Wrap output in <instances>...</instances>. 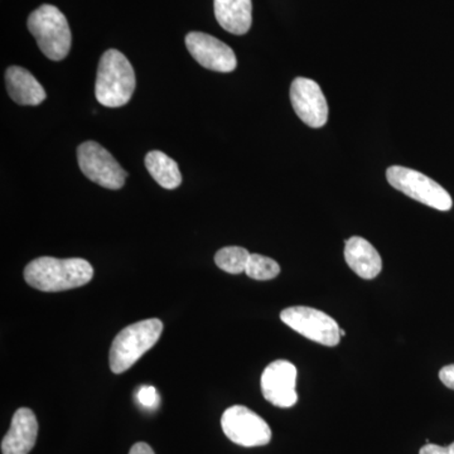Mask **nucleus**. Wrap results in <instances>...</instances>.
Instances as JSON below:
<instances>
[{"mask_svg": "<svg viewBox=\"0 0 454 454\" xmlns=\"http://www.w3.org/2000/svg\"><path fill=\"white\" fill-rule=\"evenodd\" d=\"M138 402L145 408H154L160 402L158 391L153 387H142L138 391Z\"/></svg>", "mask_w": 454, "mask_h": 454, "instance_id": "6ab92c4d", "label": "nucleus"}, {"mask_svg": "<svg viewBox=\"0 0 454 454\" xmlns=\"http://www.w3.org/2000/svg\"><path fill=\"white\" fill-rule=\"evenodd\" d=\"M186 46L191 56L207 70L232 73L238 66L234 51L207 33H188Z\"/></svg>", "mask_w": 454, "mask_h": 454, "instance_id": "9b49d317", "label": "nucleus"}, {"mask_svg": "<svg viewBox=\"0 0 454 454\" xmlns=\"http://www.w3.org/2000/svg\"><path fill=\"white\" fill-rule=\"evenodd\" d=\"M252 254L240 247H227L215 255V262L221 270L229 274H241L247 270V262Z\"/></svg>", "mask_w": 454, "mask_h": 454, "instance_id": "f3484780", "label": "nucleus"}, {"mask_svg": "<svg viewBox=\"0 0 454 454\" xmlns=\"http://www.w3.org/2000/svg\"><path fill=\"white\" fill-rule=\"evenodd\" d=\"M38 422L28 408L18 409L2 441L3 454H28L37 441Z\"/></svg>", "mask_w": 454, "mask_h": 454, "instance_id": "f8f14e48", "label": "nucleus"}, {"mask_svg": "<svg viewBox=\"0 0 454 454\" xmlns=\"http://www.w3.org/2000/svg\"><path fill=\"white\" fill-rule=\"evenodd\" d=\"M283 324L319 345L333 348L340 340L339 325L333 317L310 307H291L280 313Z\"/></svg>", "mask_w": 454, "mask_h": 454, "instance_id": "423d86ee", "label": "nucleus"}, {"mask_svg": "<svg viewBox=\"0 0 454 454\" xmlns=\"http://www.w3.org/2000/svg\"><path fill=\"white\" fill-rule=\"evenodd\" d=\"M9 97L20 106H40L46 100V91L26 68L12 66L5 73Z\"/></svg>", "mask_w": 454, "mask_h": 454, "instance_id": "4468645a", "label": "nucleus"}, {"mask_svg": "<svg viewBox=\"0 0 454 454\" xmlns=\"http://www.w3.org/2000/svg\"><path fill=\"white\" fill-rule=\"evenodd\" d=\"M345 259L348 267L363 279L372 280L381 273L380 254L372 243L360 236L346 240Z\"/></svg>", "mask_w": 454, "mask_h": 454, "instance_id": "ddd939ff", "label": "nucleus"}, {"mask_svg": "<svg viewBox=\"0 0 454 454\" xmlns=\"http://www.w3.org/2000/svg\"><path fill=\"white\" fill-rule=\"evenodd\" d=\"M340 337H345L346 336L345 330H342V328H340Z\"/></svg>", "mask_w": 454, "mask_h": 454, "instance_id": "5701e85b", "label": "nucleus"}, {"mask_svg": "<svg viewBox=\"0 0 454 454\" xmlns=\"http://www.w3.org/2000/svg\"><path fill=\"white\" fill-rule=\"evenodd\" d=\"M297 367L286 360L269 364L262 375V393L267 402L278 408H292L298 402Z\"/></svg>", "mask_w": 454, "mask_h": 454, "instance_id": "1a4fd4ad", "label": "nucleus"}, {"mask_svg": "<svg viewBox=\"0 0 454 454\" xmlns=\"http://www.w3.org/2000/svg\"><path fill=\"white\" fill-rule=\"evenodd\" d=\"M387 182L415 201L438 211H450L453 200L441 184L418 170L393 166L387 170Z\"/></svg>", "mask_w": 454, "mask_h": 454, "instance_id": "39448f33", "label": "nucleus"}, {"mask_svg": "<svg viewBox=\"0 0 454 454\" xmlns=\"http://www.w3.org/2000/svg\"><path fill=\"white\" fill-rule=\"evenodd\" d=\"M94 277V268L85 259H56L42 256L25 269V279L42 292H62L86 286Z\"/></svg>", "mask_w": 454, "mask_h": 454, "instance_id": "f257e3e1", "label": "nucleus"}, {"mask_svg": "<svg viewBox=\"0 0 454 454\" xmlns=\"http://www.w3.org/2000/svg\"><path fill=\"white\" fill-rule=\"evenodd\" d=\"M419 454H454V442L448 447H441L437 446V444H426L420 450Z\"/></svg>", "mask_w": 454, "mask_h": 454, "instance_id": "aec40b11", "label": "nucleus"}, {"mask_svg": "<svg viewBox=\"0 0 454 454\" xmlns=\"http://www.w3.org/2000/svg\"><path fill=\"white\" fill-rule=\"evenodd\" d=\"M77 160L83 175L107 190L124 186L127 172L118 160L97 142H85L77 149Z\"/></svg>", "mask_w": 454, "mask_h": 454, "instance_id": "6e6552de", "label": "nucleus"}, {"mask_svg": "<svg viewBox=\"0 0 454 454\" xmlns=\"http://www.w3.org/2000/svg\"><path fill=\"white\" fill-rule=\"evenodd\" d=\"M162 333V321L157 318L145 319L125 327L116 334L110 348L112 372L122 373L129 370L146 351L153 348Z\"/></svg>", "mask_w": 454, "mask_h": 454, "instance_id": "7ed1b4c3", "label": "nucleus"}, {"mask_svg": "<svg viewBox=\"0 0 454 454\" xmlns=\"http://www.w3.org/2000/svg\"><path fill=\"white\" fill-rule=\"evenodd\" d=\"M28 29L43 55L52 61H61L71 50L70 26L59 8L44 4L32 12Z\"/></svg>", "mask_w": 454, "mask_h": 454, "instance_id": "20e7f679", "label": "nucleus"}, {"mask_svg": "<svg viewBox=\"0 0 454 454\" xmlns=\"http://www.w3.org/2000/svg\"><path fill=\"white\" fill-rule=\"evenodd\" d=\"M215 17L225 31L243 35L252 27V0H214Z\"/></svg>", "mask_w": 454, "mask_h": 454, "instance_id": "2eb2a0df", "label": "nucleus"}, {"mask_svg": "<svg viewBox=\"0 0 454 454\" xmlns=\"http://www.w3.org/2000/svg\"><path fill=\"white\" fill-rule=\"evenodd\" d=\"M145 167L154 181L166 190H175L182 184L178 164L163 152H149L145 155Z\"/></svg>", "mask_w": 454, "mask_h": 454, "instance_id": "dca6fc26", "label": "nucleus"}, {"mask_svg": "<svg viewBox=\"0 0 454 454\" xmlns=\"http://www.w3.org/2000/svg\"><path fill=\"white\" fill-rule=\"evenodd\" d=\"M280 267L276 260L260 254H252L245 274L255 280H271L279 276Z\"/></svg>", "mask_w": 454, "mask_h": 454, "instance_id": "a211bd4d", "label": "nucleus"}, {"mask_svg": "<svg viewBox=\"0 0 454 454\" xmlns=\"http://www.w3.org/2000/svg\"><path fill=\"white\" fill-rule=\"evenodd\" d=\"M136 90V74L129 59L116 50H107L98 62L95 97L101 106L121 107L129 103Z\"/></svg>", "mask_w": 454, "mask_h": 454, "instance_id": "f03ea898", "label": "nucleus"}, {"mask_svg": "<svg viewBox=\"0 0 454 454\" xmlns=\"http://www.w3.org/2000/svg\"><path fill=\"white\" fill-rule=\"evenodd\" d=\"M221 427L230 441L243 447L267 446L271 429L260 415L243 405L227 409L221 418Z\"/></svg>", "mask_w": 454, "mask_h": 454, "instance_id": "0eeeda50", "label": "nucleus"}, {"mask_svg": "<svg viewBox=\"0 0 454 454\" xmlns=\"http://www.w3.org/2000/svg\"><path fill=\"white\" fill-rule=\"evenodd\" d=\"M439 379L446 385L450 389L454 390V364L453 365L444 366L443 369L439 372Z\"/></svg>", "mask_w": 454, "mask_h": 454, "instance_id": "412c9836", "label": "nucleus"}, {"mask_svg": "<svg viewBox=\"0 0 454 454\" xmlns=\"http://www.w3.org/2000/svg\"><path fill=\"white\" fill-rule=\"evenodd\" d=\"M293 109L310 128L324 127L328 119V106L318 83L306 77H297L291 86Z\"/></svg>", "mask_w": 454, "mask_h": 454, "instance_id": "9d476101", "label": "nucleus"}, {"mask_svg": "<svg viewBox=\"0 0 454 454\" xmlns=\"http://www.w3.org/2000/svg\"><path fill=\"white\" fill-rule=\"evenodd\" d=\"M129 454H155L154 450H152V447L149 446V444L143 443V442H140V443L134 444L133 447H131Z\"/></svg>", "mask_w": 454, "mask_h": 454, "instance_id": "4be33fe9", "label": "nucleus"}]
</instances>
